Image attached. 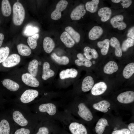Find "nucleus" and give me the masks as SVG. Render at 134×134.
I'll return each mask as SVG.
<instances>
[{
    "mask_svg": "<svg viewBox=\"0 0 134 134\" xmlns=\"http://www.w3.org/2000/svg\"><path fill=\"white\" fill-rule=\"evenodd\" d=\"M11 109V117L14 123L25 127L32 123L31 113L24 105L17 103Z\"/></svg>",
    "mask_w": 134,
    "mask_h": 134,
    "instance_id": "1",
    "label": "nucleus"
},
{
    "mask_svg": "<svg viewBox=\"0 0 134 134\" xmlns=\"http://www.w3.org/2000/svg\"><path fill=\"white\" fill-rule=\"evenodd\" d=\"M2 85L11 93L17 97L25 89L26 87L15 76L5 78L1 81Z\"/></svg>",
    "mask_w": 134,
    "mask_h": 134,
    "instance_id": "2",
    "label": "nucleus"
},
{
    "mask_svg": "<svg viewBox=\"0 0 134 134\" xmlns=\"http://www.w3.org/2000/svg\"><path fill=\"white\" fill-rule=\"evenodd\" d=\"M39 95L38 91L34 89H26L18 97V101L17 103L22 105L31 103Z\"/></svg>",
    "mask_w": 134,
    "mask_h": 134,
    "instance_id": "3",
    "label": "nucleus"
},
{
    "mask_svg": "<svg viewBox=\"0 0 134 134\" xmlns=\"http://www.w3.org/2000/svg\"><path fill=\"white\" fill-rule=\"evenodd\" d=\"M13 21L16 26L21 25L25 16V11L22 4L19 2H15L13 6Z\"/></svg>",
    "mask_w": 134,
    "mask_h": 134,
    "instance_id": "4",
    "label": "nucleus"
},
{
    "mask_svg": "<svg viewBox=\"0 0 134 134\" xmlns=\"http://www.w3.org/2000/svg\"><path fill=\"white\" fill-rule=\"evenodd\" d=\"M19 76L15 75L21 81L22 83L27 87H37L40 85V82L37 78L29 73L27 72H22L18 74Z\"/></svg>",
    "mask_w": 134,
    "mask_h": 134,
    "instance_id": "5",
    "label": "nucleus"
},
{
    "mask_svg": "<svg viewBox=\"0 0 134 134\" xmlns=\"http://www.w3.org/2000/svg\"><path fill=\"white\" fill-rule=\"evenodd\" d=\"M22 61L19 55L13 53L9 55L5 61L1 64V66L4 68L11 69L19 65Z\"/></svg>",
    "mask_w": 134,
    "mask_h": 134,
    "instance_id": "6",
    "label": "nucleus"
},
{
    "mask_svg": "<svg viewBox=\"0 0 134 134\" xmlns=\"http://www.w3.org/2000/svg\"><path fill=\"white\" fill-rule=\"evenodd\" d=\"M68 4L66 0H61L57 3L55 9L51 13V17L54 20H57L62 16L61 12L64 10L67 7Z\"/></svg>",
    "mask_w": 134,
    "mask_h": 134,
    "instance_id": "7",
    "label": "nucleus"
},
{
    "mask_svg": "<svg viewBox=\"0 0 134 134\" xmlns=\"http://www.w3.org/2000/svg\"><path fill=\"white\" fill-rule=\"evenodd\" d=\"M78 108V114L80 117L86 121L92 120L93 118L92 113L84 103H81L79 104Z\"/></svg>",
    "mask_w": 134,
    "mask_h": 134,
    "instance_id": "8",
    "label": "nucleus"
},
{
    "mask_svg": "<svg viewBox=\"0 0 134 134\" xmlns=\"http://www.w3.org/2000/svg\"><path fill=\"white\" fill-rule=\"evenodd\" d=\"M117 99L119 102L122 104L131 103L134 101V92L128 91L122 92L118 95Z\"/></svg>",
    "mask_w": 134,
    "mask_h": 134,
    "instance_id": "9",
    "label": "nucleus"
},
{
    "mask_svg": "<svg viewBox=\"0 0 134 134\" xmlns=\"http://www.w3.org/2000/svg\"><path fill=\"white\" fill-rule=\"evenodd\" d=\"M124 17L121 15H116L112 18L110 20V23L113 28H117L120 30L125 29L127 25L123 21Z\"/></svg>",
    "mask_w": 134,
    "mask_h": 134,
    "instance_id": "10",
    "label": "nucleus"
},
{
    "mask_svg": "<svg viewBox=\"0 0 134 134\" xmlns=\"http://www.w3.org/2000/svg\"><path fill=\"white\" fill-rule=\"evenodd\" d=\"M86 13L84 5L81 4L73 9L71 13L70 17L72 20H79L85 15Z\"/></svg>",
    "mask_w": 134,
    "mask_h": 134,
    "instance_id": "11",
    "label": "nucleus"
},
{
    "mask_svg": "<svg viewBox=\"0 0 134 134\" xmlns=\"http://www.w3.org/2000/svg\"><path fill=\"white\" fill-rule=\"evenodd\" d=\"M38 109L40 112L46 113L50 116L54 115L57 111L55 105L51 103H42L39 105Z\"/></svg>",
    "mask_w": 134,
    "mask_h": 134,
    "instance_id": "12",
    "label": "nucleus"
},
{
    "mask_svg": "<svg viewBox=\"0 0 134 134\" xmlns=\"http://www.w3.org/2000/svg\"><path fill=\"white\" fill-rule=\"evenodd\" d=\"M69 130L72 134H88L87 129L83 124L73 122L70 124Z\"/></svg>",
    "mask_w": 134,
    "mask_h": 134,
    "instance_id": "13",
    "label": "nucleus"
},
{
    "mask_svg": "<svg viewBox=\"0 0 134 134\" xmlns=\"http://www.w3.org/2000/svg\"><path fill=\"white\" fill-rule=\"evenodd\" d=\"M107 88L106 83L103 82H100L95 84L91 89L92 94L95 96L101 95L106 91Z\"/></svg>",
    "mask_w": 134,
    "mask_h": 134,
    "instance_id": "14",
    "label": "nucleus"
},
{
    "mask_svg": "<svg viewBox=\"0 0 134 134\" xmlns=\"http://www.w3.org/2000/svg\"><path fill=\"white\" fill-rule=\"evenodd\" d=\"M40 62L34 59L28 63L27 67V71L34 76L36 77L38 71V66Z\"/></svg>",
    "mask_w": 134,
    "mask_h": 134,
    "instance_id": "15",
    "label": "nucleus"
},
{
    "mask_svg": "<svg viewBox=\"0 0 134 134\" xmlns=\"http://www.w3.org/2000/svg\"><path fill=\"white\" fill-rule=\"evenodd\" d=\"M111 106L110 103L106 100H101L93 104V107L95 109L104 113H106L108 111V108Z\"/></svg>",
    "mask_w": 134,
    "mask_h": 134,
    "instance_id": "16",
    "label": "nucleus"
},
{
    "mask_svg": "<svg viewBox=\"0 0 134 134\" xmlns=\"http://www.w3.org/2000/svg\"><path fill=\"white\" fill-rule=\"evenodd\" d=\"M103 32V30L100 27L95 26L89 32L88 34L89 38L91 40H96L101 35Z\"/></svg>",
    "mask_w": 134,
    "mask_h": 134,
    "instance_id": "17",
    "label": "nucleus"
},
{
    "mask_svg": "<svg viewBox=\"0 0 134 134\" xmlns=\"http://www.w3.org/2000/svg\"><path fill=\"white\" fill-rule=\"evenodd\" d=\"M55 73L54 72L50 69V65L49 63L47 62H44L43 65L42 79L44 80H46L53 76Z\"/></svg>",
    "mask_w": 134,
    "mask_h": 134,
    "instance_id": "18",
    "label": "nucleus"
},
{
    "mask_svg": "<svg viewBox=\"0 0 134 134\" xmlns=\"http://www.w3.org/2000/svg\"><path fill=\"white\" fill-rule=\"evenodd\" d=\"M111 9L107 7L100 8L98 12V15L101 17V20L102 22H106L109 20L111 17Z\"/></svg>",
    "mask_w": 134,
    "mask_h": 134,
    "instance_id": "19",
    "label": "nucleus"
},
{
    "mask_svg": "<svg viewBox=\"0 0 134 134\" xmlns=\"http://www.w3.org/2000/svg\"><path fill=\"white\" fill-rule=\"evenodd\" d=\"M94 81L93 77L90 76L86 77L83 79L81 86V89L84 92L89 91L94 85Z\"/></svg>",
    "mask_w": 134,
    "mask_h": 134,
    "instance_id": "20",
    "label": "nucleus"
},
{
    "mask_svg": "<svg viewBox=\"0 0 134 134\" xmlns=\"http://www.w3.org/2000/svg\"><path fill=\"white\" fill-rule=\"evenodd\" d=\"M109 126L108 121L106 119L103 118H100L96 125L95 132L97 134H102L106 127Z\"/></svg>",
    "mask_w": 134,
    "mask_h": 134,
    "instance_id": "21",
    "label": "nucleus"
},
{
    "mask_svg": "<svg viewBox=\"0 0 134 134\" xmlns=\"http://www.w3.org/2000/svg\"><path fill=\"white\" fill-rule=\"evenodd\" d=\"M43 46L45 52L47 53H50L55 46V43L50 37L47 36L44 39L43 41Z\"/></svg>",
    "mask_w": 134,
    "mask_h": 134,
    "instance_id": "22",
    "label": "nucleus"
},
{
    "mask_svg": "<svg viewBox=\"0 0 134 134\" xmlns=\"http://www.w3.org/2000/svg\"><path fill=\"white\" fill-rule=\"evenodd\" d=\"M78 73L77 70L74 68L67 69L61 71L59 74V76L62 79L69 78H74L76 77Z\"/></svg>",
    "mask_w": 134,
    "mask_h": 134,
    "instance_id": "23",
    "label": "nucleus"
},
{
    "mask_svg": "<svg viewBox=\"0 0 134 134\" xmlns=\"http://www.w3.org/2000/svg\"><path fill=\"white\" fill-rule=\"evenodd\" d=\"M118 68V66L116 62L113 61H110L104 66L103 71L105 73L111 74L116 72Z\"/></svg>",
    "mask_w": 134,
    "mask_h": 134,
    "instance_id": "24",
    "label": "nucleus"
},
{
    "mask_svg": "<svg viewBox=\"0 0 134 134\" xmlns=\"http://www.w3.org/2000/svg\"><path fill=\"white\" fill-rule=\"evenodd\" d=\"M60 38L61 41L68 48H71L75 44L74 41L66 31L62 33Z\"/></svg>",
    "mask_w": 134,
    "mask_h": 134,
    "instance_id": "25",
    "label": "nucleus"
},
{
    "mask_svg": "<svg viewBox=\"0 0 134 134\" xmlns=\"http://www.w3.org/2000/svg\"><path fill=\"white\" fill-rule=\"evenodd\" d=\"M110 43L111 46L115 49V54L118 57H121L122 51L120 43L116 37H112L110 40Z\"/></svg>",
    "mask_w": 134,
    "mask_h": 134,
    "instance_id": "26",
    "label": "nucleus"
},
{
    "mask_svg": "<svg viewBox=\"0 0 134 134\" xmlns=\"http://www.w3.org/2000/svg\"><path fill=\"white\" fill-rule=\"evenodd\" d=\"M16 47L18 53L22 56L28 57L31 54V49L26 45L20 43L17 45Z\"/></svg>",
    "mask_w": 134,
    "mask_h": 134,
    "instance_id": "27",
    "label": "nucleus"
},
{
    "mask_svg": "<svg viewBox=\"0 0 134 134\" xmlns=\"http://www.w3.org/2000/svg\"><path fill=\"white\" fill-rule=\"evenodd\" d=\"M12 119L9 122L6 119H3L0 122V134H10V123L13 122Z\"/></svg>",
    "mask_w": 134,
    "mask_h": 134,
    "instance_id": "28",
    "label": "nucleus"
},
{
    "mask_svg": "<svg viewBox=\"0 0 134 134\" xmlns=\"http://www.w3.org/2000/svg\"><path fill=\"white\" fill-rule=\"evenodd\" d=\"M77 57L78 59L75 60V63L77 66H84L87 67H90L91 66L92 63L91 62L85 58L82 54H78Z\"/></svg>",
    "mask_w": 134,
    "mask_h": 134,
    "instance_id": "29",
    "label": "nucleus"
},
{
    "mask_svg": "<svg viewBox=\"0 0 134 134\" xmlns=\"http://www.w3.org/2000/svg\"><path fill=\"white\" fill-rule=\"evenodd\" d=\"M84 55L86 58L90 60L92 58L96 59L99 56L96 50L93 48H91L88 46H86L84 48Z\"/></svg>",
    "mask_w": 134,
    "mask_h": 134,
    "instance_id": "30",
    "label": "nucleus"
},
{
    "mask_svg": "<svg viewBox=\"0 0 134 134\" xmlns=\"http://www.w3.org/2000/svg\"><path fill=\"white\" fill-rule=\"evenodd\" d=\"M110 44V40L106 39L102 41L98 42L97 45L101 49V52L103 55H105L108 53L109 50Z\"/></svg>",
    "mask_w": 134,
    "mask_h": 134,
    "instance_id": "31",
    "label": "nucleus"
},
{
    "mask_svg": "<svg viewBox=\"0 0 134 134\" xmlns=\"http://www.w3.org/2000/svg\"><path fill=\"white\" fill-rule=\"evenodd\" d=\"M1 10L3 15L5 17L9 16L12 10L10 4L8 0H3L1 4Z\"/></svg>",
    "mask_w": 134,
    "mask_h": 134,
    "instance_id": "32",
    "label": "nucleus"
},
{
    "mask_svg": "<svg viewBox=\"0 0 134 134\" xmlns=\"http://www.w3.org/2000/svg\"><path fill=\"white\" fill-rule=\"evenodd\" d=\"M134 73V63H130L127 64L124 68L123 75L126 79L130 78Z\"/></svg>",
    "mask_w": 134,
    "mask_h": 134,
    "instance_id": "33",
    "label": "nucleus"
},
{
    "mask_svg": "<svg viewBox=\"0 0 134 134\" xmlns=\"http://www.w3.org/2000/svg\"><path fill=\"white\" fill-rule=\"evenodd\" d=\"M65 31L70 36L75 42L78 43L80 40V34L75 31L71 26H67L65 29Z\"/></svg>",
    "mask_w": 134,
    "mask_h": 134,
    "instance_id": "34",
    "label": "nucleus"
},
{
    "mask_svg": "<svg viewBox=\"0 0 134 134\" xmlns=\"http://www.w3.org/2000/svg\"><path fill=\"white\" fill-rule=\"evenodd\" d=\"M99 2V0H92L87 2L85 5L86 10L91 13L95 12L97 10Z\"/></svg>",
    "mask_w": 134,
    "mask_h": 134,
    "instance_id": "35",
    "label": "nucleus"
},
{
    "mask_svg": "<svg viewBox=\"0 0 134 134\" xmlns=\"http://www.w3.org/2000/svg\"><path fill=\"white\" fill-rule=\"evenodd\" d=\"M51 58L58 64L60 65H66L69 62V59L67 56L60 57L57 55L55 53H53L51 55Z\"/></svg>",
    "mask_w": 134,
    "mask_h": 134,
    "instance_id": "36",
    "label": "nucleus"
},
{
    "mask_svg": "<svg viewBox=\"0 0 134 134\" xmlns=\"http://www.w3.org/2000/svg\"><path fill=\"white\" fill-rule=\"evenodd\" d=\"M39 37V34H36L29 37L27 40V43L31 49H35L37 46V40Z\"/></svg>",
    "mask_w": 134,
    "mask_h": 134,
    "instance_id": "37",
    "label": "nucleus"
},
{
    "mask_svg": "<svg viewBox=\"0 0 134 134\" xmlns=\"http://www.w3.org/2000/svg\"><path fill=\"white\" fill-rule=\"evenodd\" d=\"M10 49L7 46L0 48V64H1L9 55Z\"/></svg>",
    "mask_w": 134,
    "mask_h": 134,
    "instance_id": "38",
    "label": "nucleus"
},
{
    "mask_svg": "<svg viewBox=\"0 0 134 134\" xmlns=\"http://www.w3.org/2000/svg\"><path fill=\"white\" fill-rule=\"evenodd\" d=\"M39 30L38 28L36 27L28 25L25 28L24 34L27 36H32L36 34L38 32Z\"/></svg>",
    "mask_w": 134,
    "mask_h": 134,
    "instance_id": "39",
    "label": "nucleus"
},
{
    "mask_svg": "<svg viewBox=\"0 0 134 134\" xmlns=\"http://www.w3.org/2000/svg\"><path fill=\"white\" fill-rule=\"evenodd\" d=\"M134 44V40L130 38L124 41L122 45L121 49L123 52L127 51L130 47L133 46Z\"/></svg>",
    "mask_w": 134,
    "mask_h": 134,
    "instance_id": "40",
    "label": "nucleus"
},
{
    "mask_svg": "<svg viewBox=\"0 0 134 134\" xmlns=\"http://www.w3.org/2000/svg\"><path fill=\"white\" fill-rule=\"evenodd\" d=\"M111 134H131V133L128 129L123 128L114 131Z\"/></svg>",
    "mask_w": 134,
    "mask_h": 134,
    "instance_id": "41",
    "label": "nucleus"
},
{
    "mask_svg": "<svg viewBox=\"0 0 134 134\" xmlns=\"http://www.w3.org/2000/svg\"><path fill=\"white\" fill-rule=\"evenodd\" d=\"M30 131L28 129L22 128L17 129L14 134H30Z\"/></svg>",
    "mask_w": 134,
    "mask_h": 134,
    "instance_id": "42",
    "label": "nucleus"
},
{
    "mask_svg": "<svg viewBox=\"0 0 134 134\" xmlns=\"http://www.w3.org/2000/svg\"><path fill=\"white\" fill-rule=\"evenodd\" d=\"M132 2V0H120V2L123 8H127L131 5Z\"/></svg>",
    "mask_w": 134,
    "mask_h": 134,
    "instance_id": "43",
    "label": "nucleus"
},
{
    "mask_svg": "<svg viewBox=\"0 0 134 134\" xmlns=\"http://www.w3.org/2000/svg\"><path fill=\"white\" fill-rule=\"evenodd\" d=\"M49 130L47 128L45 127H42L38 129V131L36 134H49Z\"/></svg>",
    "mask_w": 134,
    "mask_h": 134,
    "instance_id": "44",
    "label": "nucleus"
},
{
    "mask_svg": "<svg viewBox=\"0 0 134 134\" xmlns=\"http://www.w3.org/2000/svg\"><path fill=\"white\" fill-rule=\"evenodd\" d=\"M128 37L130 38L134 39V27H133L129 30L127 34Z\"/></svg>",
    "mask_w": 134,
    "mask_h": 134,
    "instance_id": "45",
    "label": "nucleus"
},
{
    "mask_svg": "<svg viewBox=\"0 0 134 134\" xmlns=\"http://www.w3.org/2000/svg\"><path fill=\"white\" fill-rule=\"evenodd\" d=\"M128 128L131 134H134V123H130L128 125Z\"/></svg>",
    "mask_w": 134,
    "mask_h": 134,
    "instance_id": "46",
    "label": "nucleus"
},
{
    "mask_svg": "<svg viewBox=\"0 0 134 134\" xmlns=\"http://www.w3.org/2000/svg\"><path fill=\"white\" fill-rule=\"evenodd\" d=\"M4 38V36L3 34L2 33H0V48L2 44Z\"/></svg>",
    "mask_w": 134,
    "mask_h": 134,
    "instance_id": "47",
    "label": "nucleus"
},
{
    "mask_svg": "<svg viewBox=\"0 0 134 134\" xmlns=\"http://www.w3.org/2000/svg\"><path fill=\"white\" fill-rule=\"evenodd\" d=\"M95 61H93V64H95Z\"/></svg>",
    "mask_w": 134,
    "mask_h": 134,
    "instance_id": "48",
    "label": "nucleus"
},
{
    "mask_svg": "<svg viewBox=\"0 0 134 134\" xmlns=\"http://www.w3.org/2000/svg\"></svg>",
    "mask_w": 134,
    "mask_h": 134,
    "instance_id": "49",
    "label": "nucleus"
},
{
    "mask_svg": "<svg viewBox=\"0 0 134 134\" xmlns=\"http://www.w3.org/2000/svg\"></svg>",
    "mask_w": 134,
    "mask_h": 134,
    "instance_id": "50",
    "label": "nucleus"
}]
</instances>
